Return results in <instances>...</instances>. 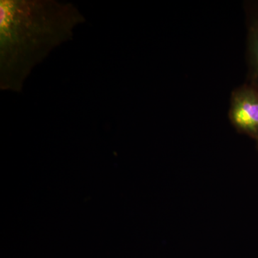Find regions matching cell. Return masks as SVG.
Here are the masks:
<instances>
[{
	"label": "cell",
	"mask_w": 258,
	"mask_h": 258,
	"mask_svg": "<svg viewBox=\"0 0 258 258\" xmlns=\"http://www.w3.org/2000/svg\"><path fill=\"white\" fill-rule=\"evenodd\" d=\"M0 5V84L18 91L32 69L71 39L84 18L74 5L50 0H7Z\"/></svg>",
	"instance_id": "1"
},
{
	"label": "cell",
	"mask_w": 258,
	"mask_h": 258,
	"mask_svg": "<svg viewBox=\"0 0 258 258\" xmlns=\"http://www.w3.org/2000/svg\"><path fill=\"white\" fill-rule=\"evenodd\" d=\"M229 118L239 133L258 139V88L245 83L234 90Z\"/></svg>",
	"instance_id": "2"
},
{
	"label": "cell",
	"mask_w": 258,
	"mask_h": 258,
	"mask_svg": "<svg viewBox=\"0 0 258 258\" xmlns=\"http://www.w3.org/2000/svg\"><path fill=\"white\" fill-rule=\"evenodd\" d=\"M247 62L249 83L258 88V13L249 8L247 21Z\"/></svg>",
	"instance_id": "3"
},
{
	"label": "cell",
	"mask_w": 258,
	"mask_h": 258,
	"mask_svg": "<svg viewBox=\"0 0 258 258\" xmlns=\"http://www.w3.org/2000/svg\"><path fill=\"white\" fill-rule=\"evenodd\" d=\"M256 142H257V147L258 149V139H257V140H256Z\"/></svg>",
	"instance_id": "4"
}]
</instances>
